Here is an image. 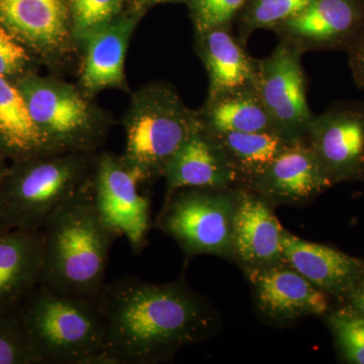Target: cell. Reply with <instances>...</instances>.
Listing matches in <instances>:
<instances>
[{
    "label": "cell",
    "mask_w": 364,
    "mask_h": 364,
    "mask_svg": "<svg viewBox=\"0 0 364 364\" xmlns=\"http://www.w3.org/2000/svg\"><path fill=\"white\" fill-rule=\"evenodd\" d=\"M95 303L104 321V364L165 363L217 327L212 306L183 280L123 277L105 282Z\"/></svg>",
    "instance_id": "obj_1"
},
{
    "label": "cell",
    "mask_w": 364,
    "mask_h": 364,
    "mask_svg": "<svg viewBox=\"0 0 364 364\" xmlns=\"http://www.w3.org/2000/svg\"><path fill=\"white\" fill-rule=\"evenodd\" d=\"M42 233L41 284L95 301L105 284L109 252L119 237L98 214L92 178L48 219Z\"/></svg>",
    "instance_id": "obj_2"
},
{
    "label": "cell",
    "mask_w": 364,
    "mask_h": 364,
    "mask_svg": "<svg viewBox=\"0 0 364 364\" xmlns=\"http://www.w3.org/2000/svg\"><path fill=\"white\" fill-rule=\"evenodd\" d=\"M97 154L50 153L9 162L0 186L2 221L11 230H42L91 181Z\"/></svg>",
    "instance_id": "obj_3"
},
{
    "label": "cell",
    "mask_w": 364,
    "mask_h": 364,
    "mask_svg": "<svg viewBox=\"0 0 364 364\" xmlns=\"http://www.w3.org/2000/svg\"><path fill=\"white\" fill-rule=\"evenodd\" d=\"M18 311L39 364H104V321L95 301L40 284Z\"/></svg>",
    "instance_id": "obj_4"
},
{
    "label": "cell",
    "mask_w": 364,
    "mask_h": 364,
    "mask_svg": "<svg viewBox=\"0 0 364 364\" xmlns=\"http://www.w3.org/2000/svg\"><path fill=\"white\" fill-rule=\"evenodd\" d=\"M123 127V156L154 181L200 128V119L198 111L188 107L173 86L154 81L132 95Z\"/></svg>",
    "instance_id": "obj_5"
},
{
    "label": "cell",
    "mask_w": 364,
    "mask_h": 364,
    "mask_svg": "<svg viewBox=\"0 0 364 364\" xmlns=\"http://www.w3.org/2000/svg\"><path fill=\"white\" fill-rule=\"evenodd\" d=\"M14 82L52 153L97 152L104 145L112 117L78 85L38 71Z\"/></svg>",
    "instance_id": "obj_6"
},
{
    "label": "cell",
    "mask_w": 364,
    "mask_h": 364,
    "mask_svg": "<svg viewBox=\"0 0 364 364\" xmlns=\"http://www.w3.org/2000/svg\"><path fill=\"white\" fill-rule=\"evenodd\" d=\"M237 188H183L165 198L156 228L171 237L188 257H233Z\"/></svg>",
    "instance_id": "obj_7"
},
{
    "label": "cell",
    "mask_w": 364,
    "mask_h": 364,
    "mask_svg": "<svg viewBox=\"0 0 364 364\" xmlns=\"http://www.w3.org/2000/svg\"><path fill=\"white\" fill-rule=\"evenodd\" d=\"M149 176L122 155L104 151L95 157L92 196L102 221L124 237L136 254L147 244L151 228Z\"/></svg>",
    "instance_id": "obj_8"
},
{
    "label": "cell",
    "mask_w": 364,
    "mask_h": 364,
    "mask_svg": "<svg viewBox=\"0 0 364 364\" xmlns=\"http://www.w3.org/2000/svg\"><path fill=\"white\" fill-rule=\"evenodd\" d=\"M0 25L53 71L70 65L80 51L71 0H0Z\"/></svg>",
    "instance_id": "obj_9"
},
{
    "label": "cell",
    "mask_w": 364,
    "mask_h": 364,
    "mask_svg": "<svg viewBox=\"0 0 364 364\" xmlns=\"http://www.w3.org/2000/svg\"><path fill=\"white\" fill-rule=\"evenodd\" d=\"M303 53L279 41L269 56L256 59L254 88L275 131L294 142L305 141L315 114L306 97Z\"/></svg>",
    "instance_id": "obj_10"
},
{
    "label": "cell",
    "mask_w": 364,
    "mask_h": 364,
    "mask_svg": "<svg viewBox=\"0 0 364 364\" xmlns=\"http://www.w3.org/2000/svg\"><path fill=\"white\" fill-rule=\"evenodd\" d=\"M363 31L364 0H314L272 32L304 54L348 50Z\"/></svg>",
    "instance_id": "obj_11"
},
{
    "label": "cell",
    "mask_w": 364,
    "mask_h": 364,
    "mask_svg": "<svg viewBox=\"0 0 364 364\" xmlns=\"http://www.w3.org/2000/svg\"><path fill=\"white\" fill-rule=\"evenodd\" d=\"M305 141L332 182L364 170V107L338 105L314 117Z\"/></svg>",
    "instance_id": "obj_12"
},
{
    "label": "cell",
    "mask_w": 364,
    "mask_h": 364,
    "mask_svg": "<svg viewBox=\"0 0 364 364\" xmlns=\"http://www.w3.org/2000/svg\"><path fill=\"white\" fill-rule=\"evenodd\" d=\"M144 16L132 9L82 43L78 86L88 97L112 88L128 90L124 62L133 33Z\"/></svg>",
    "instance_id": "obj_13"
},
{
    "label": "cell",
    "mask_w": 364,
    "mask_h": 364,
    "mask_svg": "<svg viewBox=\"0 0 364 364\" xmlns=\"http://www.w3.org/2000/svg\"><path fill=\"white\" fill-rule=\"evenodd\" d=\"M270 203L245 186L237 188L233 222V257L244 272L284 262V229Z\"/></svg>",
    "instance_id": "obj_14"
},
{
    "label": "cell",
    "mask_w": 364,
    "mask_h": 364,
    "mask_svg": "<svg viewBox=\"0 0 364 364\" xmlns=\"http://www.w3.org/2000/svg\"><path fill=\"white\" fill-rule=\"evenodd\" d=\"M258 310L275 323L291 322L328 312L327 294L284 262L246 272Z\"/></svg>",
    "instance_id": "obj_15"
},
{
    "label": "cell",
    "mask_w": 364,
    "mask_h": 364,
    "mask_svg": "<svg viewBox=\"0 0 364 364\" xmlns=\"http://www.w3.org/2000/svg\"><path fill=\"white\" fill-rule=\"evenodd\" d=\"M332 183L306 141H299L287 147L245 188L270 205H294L308 202Z\"/></svg>",
    "instance_id": "obj_16"
},
{
    "label": "cell",
    "mask_w": 364,
    "mask_h": 364,
    "mask_svg": "<svg viewBox=\"0 0 364 364\" xmlns=\"http://www.w3.org/2000/svg\"><path fill=\"white\" fill-rule=\"evenodd\" d=\"M166 198L183 188H234L240 178L222 146L200 124L177 150L163 172Z\"/></svg>",
    "instance_id": "obj_17"
},
{
    "label": "cell",
    "mask_w": 364,
    "mask_h": 364,
    "mask_svg": "<svg viewBox=\"0 0 364 364\" xmlns=\"http://www.w3.org/2000/svg\"><path fill=\"white\" fill-rule=\"evenodd\" d=\"M284 261L327 296H350L364 272L360 261L322 244L303 240L284 230Z\"/></svg>",
    "instance_id": "obj_18"
},
{
    "label": "cell",
    "mask_w": 364,
    "mask_h": 364,
    "mask_svg": "<svg viewBox=\"0 0 364 364\" xmlns=\"http://www.w3.org/2000/svg\"><path fill=\"white\" fill-rule=\"evenodd\" d=\"M233 26L195 31L196 51L208 74V97L254 86L256 59L248 54Z\"/></svg>",
    "instance_id": "obj_19"
},
{
    "label": "cell",
    "mask_w": 364,
    "mask_h": 364,
    "mask_svg": "<svg viewBox=\"0 0 364 364\" xmlns=\"http://www.w3.org/2000/svg\"><path fill=\"white\" fill-rule=\"evenodd\" d=\"M42 230H9L0 235V313L18 310L41 284Z\"/></svg>",
    "instance_id": "obj_20"
},
{
    "label": "cell",
    "mask_w": 364,
    "mask_h": 364,
    "mask_svg": "<svg viewBox=\"0 0 364 364\" xmlns=\"http://www.w3.org/2000/svg\"><path fill=\"white\" fill-rule=\"evenodd\" d=\"M0 152L9 161L50 154L16 83L0 76Z\"/></svg>",
    "instance_id": "obj_21"
},
{
    "label": "cell",
    "mask_w": 364,
    "mask_h": 364,
    "mask_svg": "<svg viewBox=\"0 0 364 364\" xmlns=\"http://www.w3.org/2000/svg\"><path fill=\"white\" fill-rule=\"evenodd\" d=\"M198 116L203 128L210 133L275 131L254 86L207 97Z\"/></svg>",
    "instance_id": "obj_22"
},
{
    "label": "cell",
    "mask_w": 364,
    "mask_h": 364,
    "mask_svg": "<svg viewBox=\"0 0 364 364\" xmlns=\"http://www.w3.org/2000/svg\"><path fill=\"white\" fill-rule=\"evenodd\" d=\"M210 134L217 139L233 165L241 186H247L260 176L279 154L296 143L277 131Z\"/></svg>",
    "instance_id": "obj_23"
},
{
    "label": "cell",
    "mask_w": 364,
    "mask_h": 364,
    "mask_svg": "<svg viewBox=\"0 0 364 364\" xmlns=\"http://www.w3.org/2000/svg\"><path fill=\"white\" fill-rule=\"evenodd\" d=\"M314 0H246L235 20L239 39L247 44L256 31H272L310 6Z\"/></svg>",
    "instance_id": "obj_24"
},
{
    "label": "cell",
    "mask_w": 364,
    "mask_h": 364,
    "mask_svg": "<svg viewBox=\"0 0 364 364\" xmlns=\"http://www.w3.org/2000/svg\"><path fill=\"white\" fill-rule=\"evenodd\" d=\"M132 9L138 11L134 0H71L72 28L79 48L91 33Z\"/></svg>",
    "instance_id": "obj_25"
},
{
    "label": "cell",
    "mask_w": 364,
    "mask_h": 364,
    "mask_svg": "<svg viewBox=\"0 0 364 364\" xmlns=\"http://www.w3.org/2000/svg\"><path fill=\"white\" fill-rule=\"evenodd\" d=\"M0 364H39L18 309L0 313Z\"/></svg>",
    "instance_id": "obj_26"
},
{
    "label": "cell",
    "mask_w": 364,
    "mask_h": 364,
    "mask_svg": "<svg viewBox=\"0 0 364 364\" xmlns=\"http://www.w3.org/2000/svg\"><path fill=\"white\" fill-rule=\"evenodd\" d=\"M328 322L347 360L364 364V318L347 306L331 314Z\"/></svg>",
    "instance_id": "obj_27"
},
{
    "label": "cell",
    "mask_w": 364,
    "mask_h": 364,
    "mask_svg": "<svg viewBox=\"0 0 364 364\" xmlns=\"http://www.w3.org/2000/svg\"><path fill=\"white\" fill-rule=\"evenodd\" d=\"M246 0H186L195 31L234 26Z\"/></svg>",
    "instance_id": "obj_28"
},
{
    "label": "cell",
    "mask_w": 364,
    "mask_h": 364,
    "mask_svg": "<svg viewBox=\"0 0 364 364\" xmlns=\"http://www.w3.org/2000/svg\"><path fill=\"white\" fill-rule=\"evenodd\" d=\"M40 66L32 53L0 25V76L16 81Z\"/></svg>",
    "instance_id": "obj_29"
},
{
    "label": "cell",
    "mask_w": 364,
    "mask_h": 364,
    "mask_svg": "<svg viewBox=\"0 0 364 364\" xmlns=\"http://www.w3.org/2000/svg\"><path fill=\"white\" fill-rule=\"evenodd\" d=\"M347 51L353 77L356 83L364 88V31Z\"/></svg>",
    "instance_id": "obj_30"
},
{
    "label": "cell",
    "mask_w": 364,
    "mask_h": 364,
    "mask_svg": "<svg viewBox=\"0 0 364 364\" xmlns=\"http://www.w3.org/2000/svg\"><path fill=\"white\" fill-rule=\"evenodd\" d=\"M349 299H350L349 308L360 317L364 318V272Z\"/></svg>",
    "instance_id": "obj_31"
},
{
    "label": "cell",
    "mask_w": 364,
    "mask_h": 364,
    "mask_svg": "<svg viewBox=\"0 0 364 364\" xmlns=\"http://www.w3.org/2000/svg\"><path fill=\"white\" fill-rule=\"evenodd\" d=\"M182 2L184 4L186 0H134V6L138 11H142L146 14L153 6H156L158 4H179Z\"/></svg>",
    "instance_id": "obj_32"
},
{
    "label": "cell",
    "mask_w": 364,
    "mask_h": 364,
    "mask_svg": "<svg viewBox=\"0 0 364 364\" xmlns=\"http://www.w3.org/2000/svg\"><path fill=\"white\" fill-rule=\"evenodd\" d=\"M9 159L1 152H0V186L4 181V176H6L7 168H9Z\"/></svg>",
    "instance_id": "obj_33"
},
{
    "label": "cell",
    "mask_w": 364,
    "mask_h": 364,
    "mask_svg": "<svg viewBox=\"0 0 364 364\" xmlns=\"http://www.w3.org/2000/svg\"><path fill=\"white\" fill-rule=\"evenodd\" d=\"M9 227L6 226V223L2 221L1 218H0V235L6 233V232L9 231Z\"/></svg>",
    "instance_id": "obj_34"
}]
</instances>
